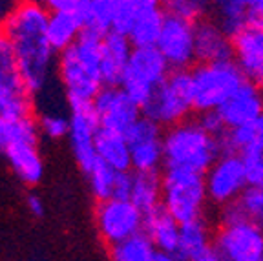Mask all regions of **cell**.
I'll return each mask as SVG.
<instances>
[{
    "instance_id": "obj_42",
    "label": "cell",
    "mask_w": 263,
    "mask_h": 261,
    "mask_svg": "<svg viewBox=\"0 0 263 261\" xmlns=\"http://www.w3.org/2000/svg\"><path fill=\"white\" fill-rule=\"evenodd\" d=\"M13 8H15V4L6 2V0H0V26L4 24V21L9 16V13L13 11Z\"/></svg>"
},
{
    "instance_id": "obj_16",
    "label": "cell",
    "mask_w": 263,
    "mask_h": 261,
    "mask_svg": "<svg viewBox=\"0 0 263 261\" xmlns=\"http://www.w3.org/2000/svg\"><path fill=\"white\" fill-rule=\"evenodd\" d=\"M232 59L247 81L263 90V29L247 26L232 37Z\"/></svg>"
},
{
    "instance_id": "obj_28",
    "label": "cell",
    "mask_w": 263,
    "mask_h": 261,
    "mask_svg": "<svg viewBox=\"0 0 263 261\" xmlns=\"http://www.w3.org/2000/svg\"><path fill=\"white\" fill-rule=\"evenodd\" d=\"M223 154L245 155L256 148L263 146V117L251 124H245L236 130H227L219 137Z\"/></svg>"
},
{
    "instance_id": "obj_17",
    "label": "cell",
    "mask_w": 263,
    "mask_h": 261,
    "mask_svg": "<svg viewBox=\"0 0 263 261\" xmlns=\"http://www.w3.org/2000/svg\"><path fill=\"white\" fill-rule=\"evenodd\" d=\"M227 130H236L263 117V90L247 81L218 110Z\"/></svg>"
},
{
    "instance_id": "obj_31",
    "label": "cell",
    "mask_w": 263,
    "mask_h": 261,
    "mask_svg": "<svg viewBox=\"0 0 263 261\" xmlns=\"http://www.w3.org/2000/svg\"><path fill=\"white\" fill-rule=\"evenodd\" d=\"M88 183H90V190L93 194L95 199L101 201L114 199V188H115V179H117V170L106 166L104 163L97 161L93 164L90 172L86 174Z\"/></svg>"
},
{
    "instance_id": "obj_9",
    "label": "cell",
    "mask_w": 263,
    "mask_h": 261,
    "mask_svg": "<svg viewBox=\"0 0 263 261\" xmlns=\"http://www.w3.org/2000/svg\"><path fill=\"white\" fill-rule=\"evenodd\" d=\"M214 252L223 261H263V227L251 219L219 223Z\"/></svg>"
},
{
    "instance_id": "obj_25",
    "label": "cell",
    "mask_w": 263,
    "mask_h": 261,
    "mask_svg": "<svg viewBox=\"0 0 263 261\" xmlns=\"http://www.w3.org/2000/svg\"><path fill=\"white\" fill-rule=\"evenodd\" d=\"M48 41L55 53H62L79 41L82 33V24L75 13L49 11Z\"/></svg>"
},
{
    "instance_id": "obj_5",
    "label": "cell",
    "mask_w": 263,
    "mask_h": 261,
    "mask_svg": "<svg viewBox=\"0 0 263 261\" xmlns=\"http://www.w3.org/2000/svg\"><path fill=\"white\" fill-rule=\"evenodd\" d=\"M163 181V207L177 221L185 225L203 219L209 201L205 176L186 170L164 168L161 172Z\"/></svg>"
},
{
    "instance_id": "obj_1",
    "label": "cell",
    "mask_w": 263,
    "mask_h": 261,
    "mask_svg": "<svg viewBox=\"0 0 263 261\" xmlns=\"http://www.w3.org/2000/svg\"><path fill=\"white\" fill-rule=\"evenodd\" d=\"M48 21L46 2H18L0 29L11 44L21 75L33 95L48 84L53 64H57L46 33Z\"/></svg>"
},
{
    "instance_id": "obj_33",
    "label": "cell",
    "mask_w": 263,
    "mask_h": 261,
    "mask_svg": "<svg viewBox=\"0 0 263 261\" xmlns=\"http://www.w3.org/2000/svg\"><path fill=\"white\" fill-rule=\"evenodd\" d=\"M139 13V0H114L111 31L128 37Z\"/></svg>"
},
{
    "instance_id": "obj_19",
    "label": "cell",
    "mask_w": 263,
    "mask_h": 261,
    "mask_svg": "<svg viewBox=\"0 0 263 261\" xmlns=\"http://www.w3.org/2000/svg\"><path fill=\"white\" fill-rule=\"evenodd\" d=\"M132 53H134V46L128 37L111 31L103 39L101 73H103L104 86H121Z\"/></svg>"
},
{
    "instance_id": "obj_32",
    "label": "cell",
    "mask_w": 263,
    "mask_h": 261,
    "mask_svg": "<svg viewBox=\"0 0 263 261\" xmlns=\"http://www.w3.org/2000/svg\"><path fill=\"white\" fill-rule=\"evenodd\" d=\"M166 15L176 16L181 21L190 22V24H197L199 21L209 16L210 6L199 0H168L163 4Z\"/></svg>"
},
{
    "instance_id": "obj_8",
    "label": "cell",
    "mask_w": 263,
    "mask_h": 261,
    "mask_svg": "<svg viewBox=\"0 0 263 261\" xmlns=\"http://www.w3.org/2000/svg\"><path fill=\"white\" fill-rule=\"evenodd\" d=\"M33 111V94L28 90L15 51L0 33V117L6 121L29 117Z\"/></svg>"
},
{
    "instance_id": "obj_27",
    "label": "cell",
    "mask_w": 263,
    "mask_h": 261,
    "mask_svg": "<svg viewBox=\"0 0 263 261\" xmlns=\"http://www.w3.org/2000/svg\"><path fill=\"white\" fill-rule=\"evenodd\" d=\"M130 201L144 216L159 208L163 204L161 174H137V172H134V188H132Z\"/></svg>"
},
{
    "instance_id": "obj_40",
    "label": "cell",
    "mask_w": 263,
    "mask_h": 261,
    "mask_svg": "<svg viewBox=\"0 0 263 261\" xmlns=\"http://www.w3.org/2000/svg\"><path fill=\"white\" fill-rule=\"evenodd\" d=\"M26 207H28V210L35 217L44 216V203H42V197L37 196V194H29L26 197Z\"/></svg>"
},
{
    "instance_id": "obj_10",
    "label": "cell",
    "mask_w": 263,
    "mask_h": 261,
    "mask_svg": "<svg viewBox=\"0 0 263 261\" xmlns=\"http://www.w3.org/2000/svg\"><path fill=\"white\" fill-rule=\"evenodd\" d=\"M205 184L209 201L212 204L223 208L236 203L251 187L241 155L221 154V157L205 174Z\"/></svg>"
},
{
    "instance_id": "obj_15",
    "label": "cell",
    "mask_w": 263,
    "mask_h": 261,
    "mask_svg": "<svg viewBox=\"0 0 263 261\" xmlns=\"http://www.w3.org/2000/svg\"><path fill=\"white\" fill-rule=\"evenodd\" d=\"M99 123L103 130L126 134L143 117V111L121 86H104L93 99Z\"/></svg>"
},
{
    "instance_id": "obj_21",
    "label": "cell",
    "mask_w": 263,
    "mask_h": 261,
    "mask_svg": "<svg viewBox=\"0 0 263 261\" xmlns=\"http://www.w3.org/2000/svg\"><path fill=\"white\" fill-rule=\"evenodd\" d=\"M143 232L146 237L152 241V245L156 247L157 252L164 254H176L177 243H179V232H181V223H177L172 216H170L164 207L161 204L154 212L144 216V227Z\"/></svg>"
},
{
    "instance_id": "obj_26",
    "label": "cell",
    "mask_w": 263,
    "mask_h": 261,
    "mask_svg": "<svg viewBox=\"0 0 263 261\" xmlns=\"http://www.w3.org/2000/svg\"><path fill=\"white\" fill-rule=\"evenodd\" d=\"M111 13L114 0H79L75 15L82 24V31L97 33L106 37L111 33Z\"/></svg>"
},
{
    "instance_id": "obj_41",
    "label": "cell",
    "mask_w": 263,
    "mask_h": 261,
    "mask_svg": "<svg viewBox=\"0 0 263 261\" xmlns=\"http://www.w3.org/2000/svg\"><path fill=\"white\" fill-rule=\"evenodd\" d=\"M8 134H9V121L0 117V150L4 152L6 144H8Z\"/></svg>"
},
{
    "instance_id": "obj_6",
    "label": "cell",
    "mask_w": 263,
    "mask_h": 261,
    "mask_svg": "<svg viewBox=\"0 0 263 261\" xmlns=\"http://www.w3.org/2000/svg\"><path fill=\"white\" fill-rule=\"evenodd\" d=\"M141 111L143 117L159 124L163 130L189 121L192 111H196L190 71H170Z\"/></svg>"
},
{
    "instance_id": "obj_3",
    "label": "cell",
    "mask_w": 263,
    "mask_h": 261,
    "mask_svg": "<svg viewBox=\"0 0 263 261\" xmlns=\"http://www.w3.org/2000/svg\"><path fill=\"white\" fill-rule=\"evenodd\" d=\"M164 168L186 170L205 176L216 161L221 157V143L210 135L197 119L164 130Z\"/></svg>"
},
{
    "instance_id": "obj_37",
    "label": "cell",
    "mask_w": 263,
    "mask_h": 261,
    "mask_svg": "<svg viewBox=\"0 0 263 261\" xmlns=\"http://www.w3.org/2000/svg\"><path fill=\"white\" fill-rule=\"evenodd\" d=\"M197 121L201 123V126L205 128V130L209 132L210 135H214V137H218V139L221 137V135L227 132V126H225V123H223L221 115L218 114V110H216V111H205V114H199Z\"/></svg>"
},
{
    "instance_id": "obj_14",
    "label": "cell",
    "mask_w": 263,
    "mask_h": 261,
    "mask_svg": "<svg viewBox=\"0 0 263 261\" xmlns=\"http://www.w3.org/2000/svg\"><path fill=\"white\" fill-rule=\"evenodd\" d=\"M156 48L172 71H190L197 62L194 24L166 15Z\"/></svg>"
},
{
    "instance_id": "obj_18",
    "label": "cell",
    "mask_w": 263,
    "mask_h": 261,
    "mask_svg": "<svg viewBox=\"0 0 263 261\" xmlns=\"http://www.w3.org/2000/svg\"><path fill=\"white\" fill-rule=\"evenodd\" d=\"M194 41H196L197 64L232 61L234 57L232 37L223 31V28L212 16H206L194 24Z\"/></svg>"
},
{
    "instance_id": "obj_44",
    "label": "cell",
    "mask_w": 263,
    "mask_h": 261,
    "mask_svg": "<svg viewBox=\"0 0 263 261\" xmlns=\"http://www.w3.org/2000/svg\"><path fill=\"white\" fill-rule=\"evenodd\" d=\"M194 261H223V259H221V257H219L218 254H216V252H214V250H212V252H209V254H206V256L197 257V259H194Z\"/></svg>"
},
{
    "instance_id": "obj_7",
    "label": "cell",
    "mask_w": 263,
    "mask_h": 261,
    "mask_svg": "<svg viewBox=\"0 0 263 261\" xmlns=\"http://www.w3.org/2000/svg\"><path fill=\"white\" fill-rule=\"evenodd\" d=\"M172 71L157 48H134V53L121 81V88L143 110L157 86Z\"/></svg>"
},
{
    "instance_id": "obj_34",
    "label": "cell",
    "mask_w": 263,
    "mask_h": 261,
    "mask_svg": "<svg viewBox=\"0 0 263 261\" xmlns=\"http://www.w3.org/2000/svg\"><path fill=\"white\" fill-rule=\"evenodd\" d=\"M238 204L241 207L247 219L254 221V223L263 227V187L251 184L238 199Z\"/></svg>"
},
{
    "instance_id": "obj_20",
    "label": "cell",
    "mask_w": 263,
    "mask_h": 261,
    "mask_svg": "<svg viewBox=\"0 0 263 261\" xmlns=\"http://www.w3.org/2000/svg\"><path fill=\"white\" fill-rule=\"evenodd\" d=\"M166 11L157 0H139V13L132 28L130 39L134 48H156L163 31Z\"/></svg>"
},
{
    "instance_id": "obj_11",
    "label": "cell",
    "mask_w": 263,
    "mask_h": 261,
    "mask_svg": "<svg viewBox=\"0 0 263 261\" xmlns=\"http://www.w3.org/2000/svg\"><path fill=\"white\" fill-rule=\"evenodd\" d=\"M97 230L108 247L143 232L144 214L130 199H108L95 208Z\"/></svg>"
},
{
    "instance_id": "obj_12",
    "label": "cell",
    "mask_w": 263,
    "mask_h": 261,
    "mask_svg": "<svg viewBox=\"0 0 263 261\" xmlns=\"http://www.w3.org/2000/svg\"><path fill=\"white\" fill-rule=\"evenodd\" d=\"M70 146L84 174L99 161L95 152V139L101 130L93 101H70Z\"/></svg>"
},
{
    "instance_id": "obj_23",
    "label": "cell",
    "mask_w": 263,
    "mask_h": 261,
    "mask_svg": "<svg viewBox=\"0 0 263 261\" xmlns=\"http://www.w3.org/2000/svg\"><path fill=\"white\" fill-rule=\"evenodd\" d=\"M212 250H214V234L209 221L205 217L181 225L179 243H177V250H176V256L181 261H194L197 257L206 256Z\"/></svg>"
},
{
    "instance_id": "obj_39",
    "label": "cell",
    "mask_w": 263,
    "mask_h": 261,
    "mask_svg": "<svg viewBox=\"0 0 263 261\" xmlns=\"http://www.w3.org/2000/svg\"><path fill=\"white\" fill-rule=\"evenodd\" d=\"M249 13H251V26L263 29V0H249Z\"/></svg>"
},
{
    "instance_id": "obj_38",
    "label": "cell",
    "mask_w": 263,
    "mask_h": 261,
    "mask_svg": "<svg viewBox=\"0 0 263 261\" xmlns=\"http://www.w3.org/2000/svg\"><path fill=\"white\" fill-rule=\"evenodd\" d=\"M132 188H134V172H117L114 199H130Z\"/></svg>"
},
{
    "instance_id": "obj_24",
    "label": "cell",
    "mask_w": 263,
    "mask_h": 261,
    "mask_svg": "<svg viewBox=\"0 0 263 261\" xmlns=\"http://www.w3.org/2000/svg\"><path fill=\"white\" fill-rule=\"evenodd\" d=\"M95 152L101 163L114 168L117 172H130L132 170V157H130V144L126 141V135L117 134L110 130H99L95 139Z\"/></svg>"
},
{
    "instance_id": "obj_35",
    "label": "cell",
    "mask_w": 263,
    "mask_h": 261,
    "mask_svg": "<svg viewBox=\"0 0 263 261\" xmlns=\"http://www.w3.org/2000/svg\"><path fill=\"white\" fill-rule=\"evenodd\" d=\"M39 128L49 139H61L70 134V119L57 114H42L39 117Z\"/></svg>"
},
{
    "instance_id": "obj_2",
    "label": "cell",
    "mask_w": 263,
    "mask_h": 261,
    "mask_svg": "<svg viewBox=\"0 0 263 261\" xmlns=\"http://www.w3.org/2000/svg\"><path fill=\"white\" fill-rule=\"evenodd\" d=\"M103 39L97 33L82 31L71 48L59 53L57 71L70 101H93L104 88L101 73Z\"/></svg>"
},
{
    "instance_id": "obj_45",
    "label": "cell",
    "mask_w": 263,
    "mask_h": 261,
    "mask_svg": "<svg viewBox=\"0 0 263 261\" xmlns=\"http://www.w3.org/2000/svg\"><path fill=\"white\" fill-rule=\"evenodd\" d=\"M0 29H2V26H0Z\"/></svg>"
},
{
    "instance_id": "obj_13",
    "label": "cell",
    "mask_w": 263,
    "mask_h": 261,
    "mask_svg": "<svg viewBox=\"0 0 263 261\" xmlns=\"http://www.w3.org/2000/svg\"><path fill=\"white\" fill-rule=\"evenodd\" d=\"M126 141L130 144L132 172L137 174H161L164 168V130L146 117H141L126 132Z\"/></svg>"
},
{
    "instance_id": "obj_4",
    "label": "cell",
    "mask_w": 263,
    "mask_h": 261,
    "mask_svg": "<svg viewBox=\"0 0 263 261\" xmlns=\"http://www.w3.org/2000/svg\"><path fill=\"white\" fill-rule=\"evenodd\" d=\"M190 77H192L194 110L197 114L219 110L247 82L234 59L196 64L190 69Z\"/></svg>"
},
{
    "instance_id": "obj_36",
    "label": "cell",
    "mask_w": 263,
    "mask_h": 261,
    "mask_svg": "<svg viewBox=\"0 0 263 261\" xmlns=\"http://www.w3.org/2000/svg\"><path fill=\"white\" fill-rule=\"evenodd\" d=\"M241 157L245 161L249 183L254 184V187H263V146L256 148V150L249 152Z\"/></svg>"
},
{
    "instance_id": "obj_22",
    "label": "cell",
    "mask_w": 263,
    "mask_h": 261,
    "mask_svg": "<svg viewBox=\"0 0 263 261\" xmlns=\"http://www.w3.org/2000/svg\"><path fill=\"white\" fill-rule=\"evenodd\" d=\"M6 159L18 179L26 184H39L44 176V163L39 146L33 143H11L4 148Z\"/></svg>"
},
{
    "instance_id": "obj_43",
    "label": "cell",
    "mask_w": 263,
    "mask_h": 261,
    "mask_svg": "<svg viewBox=\"0 0 263 261\" xmlns=\"http://www.w3.org/2000/svg\"><path fill=\"white\" fill-rule=\"evenodd\" d=\"M154 261H181L176 254H164V252H157L156 254V259Z\"/></svg>"
},
{
    "instance_id": "obj_30",
    "label": "cell",
    "mask_w": 263,
    "mask_h": 261,
    "mask_svg": "<svg viewBox=\"0 0 263 261\" xmlns=\"http://www.w3.org/2000/svg\"><path fill=\"white\" fill-rule=\"evenodd\" d=\"M156 254V247L152 245V241L148 239L144 232L110 247L111 261H154Z\"/></svg>"
},
{
    "instance_id": "obj_29",
    "label": "cell",
    "mask_w": 263,
    "mask_h": 261,
    "mask_svg": "<svg viewBox=\"0 0 263 261\" xmlns=\"http://www.w3.org/2000/svg\"><path fill=\"white\" fill-rule=\"evenodd\" d=\"M214 21L223 28L230 37L251 26V13H249V0H221L212 6Z\"/></svg>"
}]
</instances>
